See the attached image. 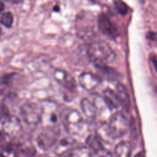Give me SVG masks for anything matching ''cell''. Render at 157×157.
<instances>
[{
  "mask_svg": "<svg viewBox=\"0 0 157 157\" xmlns=\"http://www.w3.org/2000/svg\"><path fill=\"white\" fill-rule=\"evenodd\" d=\"M86 142H87V147L94 153L104 148L103 145V141L96 133L89 135Z\"/></svg>",
  "mask_w": 157,
  "mask_h": 157,
  "instance_id": "16",
  "label": "cell"
},
{
  "mask_svg": "<svg viewBox=\"0 0 157 157\" xmlns=\"http://www.w3.org/2000/svg\"><path fill=\"white\" fill-rule=\"evenodd\" d=\"M75 140L71 137H64L61 140H58V142L55 144V153L58 155H63L67 153L73 148V145L75 144Z\"/></svg>",
  "mask_w": 157,
  "mask_h": 157,
  "instance_id": "12",
  "label": "cell"
},
{
  "mask_svg": "<svg viewBox=\"0 0 157 157\" xmlns=\"http://www.w3.org/2000/svg\"><path fill=\"white\" fill-rule=\"evenodd\" d=\"M82 113L86 119L90 122L95 121L97 118V106L88 98H83L81 102Z\"/></svg>",
  "mask_w": 157,
  "mask_h": 157,
  "instance_id": "11",
  "label": "cell"
},
{
  "mask_svg": "<svg viewBox=\"0 0 157 157\" xmlns=\"http://www.w3.org/2000/svg\"><path fill=\"white\" fill-rule=\"evenodd\" d=\"M114 6L116 10L117 11L118 13L121 14V15H127V13L128 12V6H127L125 2H124L122 0H115Z\"/></svg>",
  "mask_w": 157,
  "mask_h": 157,
  "instance_id": "20",
  "label": "cell"
},
{
  "mask_svg": "<svg viewBox=\"0 0 157 157\" xmlns=\"http://www.w3.org/2000/svg\"><path fill=\"white\" fill-rule=\"evenodd\" d=\"M92 157H114V155L105 148H103L94 153V156Z\"/></svg>",
  "mask_w": 157,
  "mask_h": 157,
  "instance_id": "21",
  "label": "cell"
},
{
  "mask_svg": "<svg viewBox=\"0 0 157 157\" xmlns=\"http://www.w3.org/2000/svg\"><path fill=\"white\" fill-rule=\"evenodd\" d=\"M14 21V17L12 12H6L0 15V24L6 28L12 27Z\"/></svg>",
  "mask_w": 157,
  "mask_h": 157,
  "instance_id": "19",
  "label": "cell"
},
{
  "mask_svg": "<svg viewBox=\"0 0 157 157\" xmlns=\"http://www.w3.org/2000/svg\"><path fill=\"white\" fill-rule=\"evenodd\" d=\"M98 29L102 34L109 38L114 39L118 36L117 28L112 22L106 14H100L98 18Z\"/></svg>",
  "mask_w": 157,
  "mask_h": 157,
  "instance_id": "6",
  "label": "cell"
},
{
  "mask_svg": "<svg viewBox=\"0 0 157 157\" xmlns=\"http://www.w3.org/2000/svg\"><path fill=\"white\" fill-rule=\"evenodd\" d=\"M3 132L9 136H16L22 129L21 121L15 116H9L6 118L2 124Z\"/></svg>",
  "mask_w": 157,
  "mask_h": 157,
  "instance_id": "9",
  "label": "cell"
},
{
  "mask_svg": "<svg viewBox=\"0 0 157 157\" xmlns=\"http://www.w3.org/2000/svg\"><path fill=\"white\" fill-rule=\"evenodd\" d=\"M96 67L102 74L103 76L108 81H115L119 77V74L116 71L109 67L107 65L99 66Z\"/></svg>",
  "mask_w": 157,
  "mask_h": 157,
  "instance_id": "17",
  "label": "cell"
},
{
  "mask_svg": "<svg viewBox=\"0 0 157 157\" xmlns=\"http://www.w3.org/2000/svg\"><path fill=\"white\" fill-rule=\"evenodd\" d=\"M60 130L57 127H47L37 136V144L42 150H48L55 147L59 140Z\"/></svg>",
  "mask_w": 157,
  "mask_h": 157,
  "instance_id": "4",
  "label": "cell"
},
{
  "mask_svg": "<svg viewBox=\"0 0 157 157\" xmlns=\"http://www.w3.org/2000/svg\"><path fill=\"white\" fill-rule=\"evenodd\" d=\"M87 55L95 67L107 65L116 58V55L111 47L102 41L90 42L87 48Z\"/></svg>",
  "mask_w": 157,
  "mask_h": 157,
  "instance_id": "1",
  "label": "cell"
},
{
  "mask_svg": "<svg viewBox=\"0 0 157 157\" xmlns=\"http://www.w3.org/2000/svg\"><path fill=\"white\" fill-rule=\"evenodd\" d=\"M92 152L87 146L73 147L67 153V157H92Z\"/></svg>",
  "mask_w": 157,
  "mask_h": 157,
  "instance_id": "15",
  "label": "cell"
},
{
  "mask_svg": "<svg viewBox=\"0 0 157 157\" xmlns=\"http://www.w3.org/2000/svg\"><path fill=\"white\" fill-rule=\"evenodd\" d=\"M147 38H148V39L151 40V41H156V33L153 32H150L147 33Z\"/></svg>",
  "mask_w": 157,
  "mask_h": 157,
  "instance_id": "22",
  "label": "cell"
},
{
  "mask_svg": "<svg viewBox=\"0 0 157 157\" xmlns=\"http://www.w3.org/2000/svg\"><path fill=\"white\" fill-rule=\"evenodd\" d=\"M78 82L82 88L87 91H92L99 86L101 78L90 72H83L80 75Z\"/></svg>",
  "mask_w": 157,
  "mask_h": 157,
  "instance_id": "8",
  "label": "cell"
},
{
  "mask_svg": "<svg viewBox=\"0 0 157 157\" xmlns=\"http://www.w3.org/2000/svg\"><path fill=\"white\" fill-rule=\"evenodd\" d=\"M132 145L128 141H121L118 143L114 148L116 157H131Z\"/></svg>",
  "mask_w": 157,
  "mask_h": 157,
  "instance_id": "14",
  "label": "cell"
},
{
  "mask_svg": "<svg viewBox=\"0 0 157 157\" xmlns=\"http://www.w3.org/2000/svg\"><path fill=\"white\" fill-rule=\"evenodd\" d=\"M54 78L61 86L70 91H75L77 88V83L75 78L61 69H57L54 71Z\"/></svg>",
  "mask_w": 157,
  "mask_h": 157,
  "instance_id": "7",
  "label": "cell"
},
{
  "mask_svg": "<svg viewBox=\"0 0 157 157\" xmlns=\"http://www.w3.org/2000/svg\"><path fill=\"white\" fill-rule=\"evenodd\" d=\"M134 157H146V156H145V153H144L143 151H141L140 152V153H136V154L134 156Z\"/></svg>",
  "mask_w": 157,
  "mask_h": 157,
  "instance_id": "24",
  "label": "cell"
},
{
  "mask_svg": "<svg viewBox=\"0 0 157 157\" xmlns=\"http://www.w3.org/2000/svg\"><path fill=\"white\" fill-rule=\"evenodd\" d=\"M35 150L32 147H18L15 150L14 157H34Z\"/></svg>",
  "mask_w": 157,
  "mask_h": 157,
  "instance_id": "18",
  "label": "cell"
},
{
  "mask_svg": "<svg viewBox=\"0 0 157 157\" xmlns=\"http://www.w3.org/2000/svg\"><path fill=\"white\" fill-rule=\"evenodd\" d=\"M127 117L122 113L117 112L110 117L107 129L112 139H118L126 134L128 130Z\"/></svg>",
  "mask_w": 157,
  "mask_h": 157,
  "instance_id": "5",
  "label": "cell"
},
{
  "mask_svg": "<svg viewBox=\"0 0 157 157\" xmlns=\"http://www.w3.org/2000/svg\"><path fill=\"white\" fill-rule=\"evenodd\" d=\"M5 8V6H4V3L2 2L0 0V12H2L3 11V9H4Z\"/></svg>",
  "mask_w": 157,
  "mask_h": 157,
  "instance_id": "26",
  "label": "cell"
},
{
  "mask_svg": "<svg viewBox=\"0 0 157 157\" xmlns=\"http://www.w3.org/2000/svg\"><path fill=\"white\" fill-rule=\"evenodd\" d=\"M0 157H6L4 156V155H3V153H2L1 152H0Z\"/></svg>",
  "mask_w": 157,
  "mask_h": 157,
  "instance_id": "28",
  "label": "cell"
},
{
  "mask_svg": "<svg viewBox=\"0 0 157 157\" xmlns=\"http://www.w3.org/2000/svg\"><path fill=\"white\" fill-rule=\"evenodd\" d=\"M6 1H7V0H6Z\"/></svg>",
  "mask_w": 157,
  "mask_h": 157,
  "instance_id": "31",
  "label": "cell"
},
{
  "mask_svg": "<svg viewBox=\"0 0 157 157\" xmlns=\"http://www.w3.org/2000/svg\"><path fill=\"white\" fill-rule=\"evenodd\" d=\"M90 1H92V2H94V1H97V0H90Z\"/></svg>",
  "mask_w": 157,
  "mask_h": 157,
  "instance_id": "30",
  "label": "cell"
},
{
  "mask_svg": "<svg viewBox=\"0 0 157 157\" xmlns=\"http://www.w3.org/2000/svg\"><path fill=\"white\" fill-rule=\"evenodd\" d=\"M115 93L117 97L120 106H121L126 112L130 111V107H131V103H130V94L127 91V87L122 83H117Z\"/></svg>",
  "mask_w": 157,
  "mask_h": 157,
  "instance_id": "10",
  "label": "cell"
},
{
  "mask_svg": "<svg viewBox=\"0 0 157 157\" xmlns=\"http://www.w3.org/2000/svg\"><path fill=\"white\" fill-rule=\"evenodd\" d=\"M54 10H55V11H58V10H59V9H58V6H55V9H54Z\"/></svg>",
  "mask_w": 157,
  "mask_h": 157,
  "instance_id": "27",
  "label": "cell"
},
{
  "mask_svg": "<svg viewBox=\"0 0 157 157\" xmlns=\"http://www.w3.org/2000/svg\"><path fill=\"white\" fill-rule=\"evenodd\" d=\"M6 140V136H5V133L0 130V144H2Z\"/></svg>",
  "mask_w": 157,
  "mask_h": 157,
  "instance_id": "23",
  "label": "cell"
},
{
  "mask_svg": "<svg viewBox=\"0 0 157 157\" xmlns=\"http://www.w3.org/2000/svg\"><path fill=\"white\" fill-rule=\"evenodd\" d=\"M8 2H11L12 3H15V4H16V3H20L21 2L23 1V0H7Z\"/></svg>",
  "mask_w": 157,
  "mask_h": 157,
  "instance_id": "25",
  "label": "cell"
},
{
  "mask_svg": "<svg viewBox=\"0 0 157 157\" xmlns=\"http://www.w3.org/2000/svg\"><path fill=\"white\" fill-rule=\"evenodd\" d=\"M103 97H104V103L110 110L117 109L120 107L117 97L115 91H113V90L110 88L105 89L103 93Z\"/></svg>",
  "mask_w": 157,
  "mask_h": 157,
  "instance_id": "13",
  "label": "cell"
},
{
  "mask_svg": "<svg viewBox=\"0 0 157 157\" xmlns=\"http://www.w3.org/2000/svg\"><path fill=\"white\" fill-rule=\"evenodd\" d=\"M61 123L67 133H78L84 127V119L81 113L75 109H66L60 115Z\"/></svg>",
  "mask_w": 157,
  "mask_h": 157,
  "instance_id": "2",
  "label": "cell"
},
{
  "mask_svg": "<svg viewBox=\"0 0 157 157\" xmlns=\"http://www.w3.org/2000/svg\"><path fill=\"white\" fill-rule=\"evenodd\" d=\"M1 35H2V29L1 28H0V36H1Z\"/></svg>",
  "mask_w": 157,
  "mask_h": 157,
  "instance_id": "29",
  "label": "cell"
},
{
  "mask_svg": "<svg viewBox=\"0 0 157 157\" xmlns=\"http://www.w3.org/2000/svg\"><path fill=\"white\" fill-rule=\"evenodd\" d=\"M42 107L35 103H26L20 108V115L22 121L29 126L40 124L43 116Z\"/></svg>",
  "mask_w": 157,
  "mask_h": 157,
  "instance_id": "3",
  "label": "cell"
}]
</instances>
